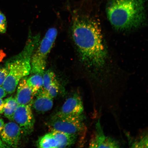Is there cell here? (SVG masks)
<instances>
[{
  "mask_svg": "<svg viewBox=\"0 0 148 148\" xmlns=\"http://www.w3.org/2000/svg\"><path fill=\"white\" fill-rule=\"evenodd\" d=\"M132 147H148V138L147 135L136 140L131 143Z\"/></svg>",
  "mask_w": 148,
  "mask_h": 148,
  "instance_id": "obj_18",
  "label": "cell"
},
{
  "mask_svg": "<svg viewBox=\"0 0 148 148\" xmlns=\"http://www.w3.org/2000/svg\"><path fill=\"white\" fill-rule=\"evenodd\" d=\"M32 104L37 112L44 113L51 110L53 106V98L47 90L42 88L35 95Z\"/></svg>",
  "mask_w": 148,
  "mask_h": 148,
  "instance_id": "obj_10",
  "label": "cell"
},
{
  "mask_svg": "<svg viewBox=\"0 0 148 148\" xmlns=\"http://www.w3.org/2000/svg\"><path fill=\"white\" fill-rule=\"evenodd\" d=\"M0 145L3 146V147H4V148L5 147H9L7 145H5V144H3V143L2 141H1V139H0Z\"/></svg>",
  "mask_w": 148,
  "mask_h": 148,
  "instance_id": "obj_25",
  "label": "cell"
},
{
  "mask_svg": "<svg viewBox=\"0 0 148 148\" xmlns=\"http://www.w3.org/2000/svg\"><path fill=\"white\" fill-rule=\"evenodd\" d=\"M5 125L4 121L2 119H0V133L1 132L2 130L4 127Z\"/></svg>",
  "mask_w": 148,
  "mask_h": 148,
  "instance_id": "obj_24",
  "label": "cell"
},
{
  "mask_svg": "<svg viewBox=\"0 0 148 148\" xmlns=\"http://www.w3.org/2000/svg\"><path fill=\"white\" fill-rule=\"evenodd\" d=\"M59 144V148L69 147L75 143L77 137L58 131H51Z\"/></svg>",
  "mask_w": 148,
  "mask_h": 148,
  "instance_id": "obj_12",
  "label": "cell"
},
{
  "mask_svg": "<svg viewBox=\"0 0 148 148\" xmlns=\"http://www.w3.org/2000/svg\"><path fill=\"white\" fill-rule=\"evenodd\" d=\"M57 34L58 31L55 28H51L48 29L31 56L30 73L43 75L46 69L48 56L56 40Z\"/></svg>",
  "mask_w": 148,
  "mask_h": 148,
  "instance_id": "obj_4",
  "label": "cell"
},
{
  "mask_svg": "<svg viewBox=\"0 0 148 148\" xmlns=\"http://www.w3.org/2000/svg\"><path fill=\"white\" fill-rule=\"evenodd\" d=\"M3 113L9 120H13L15 112L18 105L15 98L10 97L7 98L4 101Z\"/></svg>",
  "mask_w": 148,
  "mask_h": 148,
  "instance_id": "obj_14",
  "label": "cell"
},
{
  "mask_svg": "<svg viewBox=\"0 0 148 148\" xmlns=\"http://www.w3.org/2000/svg\"><path fill=\"white\" fill-rule=\"evenodd\" d=\"M4 101L2 99H0V114L3 113V107H4Z\"/></svg>",
  "mask_w": 148,
  "mask_h": 148,
  "instance_id": "obj_23",
  "label": "cell"
},
{
  "mask_svg": "<svg viewBox=\"0 0 148 148\" xmlns=\"http://www.w3.org/2000/svg\"><path fill=\"white\" fill-rule=\"evenodd\" d=\"M43 88L47 90L51 85L57 80L56 75L53 72L50 70L44 72L43 75Z\"/></svg>",
  "mask_w": 148,
  "mask_h": 148,
  "instance_id": "obj_16",
  "label": "cell"
},
{
  "mask_svg": "<svg viewBox=\"0 0 148 148\" xmlns=\"http://www.w3.org/2000/svg\"><path fill=\"white\" fill-rule=\"evenodd\" d=\"M84 110L81 97L75 93L66 100L57 113L64 116H78L83 114Z\"/></svg>",
  "mask_w": 148,
  "mask_h": 148,
  "instance_id": "obj_9",
  "label": "cell"
},
{
  "mask_svg": "<svg viewBox=\"0 0 148 148\" xmlns=\"http://www.w3.org/2000/svg\"><path fill=\"white\" fill-rule=\"evenodd\" d=\"M84 114L78 116H64L57 113L52 116L48 125L51 131H58L78 137L84 134L86 127Z\"/></svg>",
  "mask_w": 148,
  "mask_h": 148,
  "instance_id": "obj_5",
  "label": "cell"
},
{
  "mask_svg": "<svg viewBox=\"0 0 148 148\" xmlns=\"http://www.w3.org/2000/svg\"><path fill=\"white\" fill-rule=\"evenodd\" d=\"M6 56V54L3 50H0V63L4 60Z\"/></svg>",
  "mask_w": 148,
  "mask_h": 148,
  "instance_id": "obj_22",
  "label": "cell"
},
{
  "mask_svg": "<svg viewBox=\"0 0 148 148\" xmlns=\"http://www.w3.org/2000/svg\"><path fill=\"white\" fill-rule=\"evenodd\" d=\"M90 148H119L120 145L116 140L104 134L100 120L96 123L94 134L90 140Z\"/></svg>",
  "mask_w": 148,
  "mask_h": 148,
  "instance_id": "obj_7",
  "label": "cell"
},
{
  "mask_svg": "<svg viewBox=\"0 0 148 148\" xmlns=\"http://www.w3.org/2000/svg\"><path fill=\"white\" fill-rule=\"evenodd\" d=\"M15 99L19 105H32L34 95L28 86L26 77L22 79L17 86Z\"/></svg>",
  "mask_w": 148,
  "mask_h": 148,
  "instance_id": "obj_11",
  "label": "cell"
},
{
  "mask_svg": "<svg viewBox=\"0 0 148 148\" xmlns=\"http://www.w3.org/2000/svg\"><path fill=\"white\" fill-rule=\"evenodd\" d=\"M58 81L56 80L53 82L49 87L47 90L48 93L53 98L56 97L60 90V86Z\"/></svg>",
  "mask_w": 148,
  "mask_h": 148,
  "instance_id": "obj_19",
  "label": "cell"
},
{
  "mask_svg": "<svg viewBox=\"0 0 148 148\" xmlns=\"http://www.w3.org/2000/svg\"><path fill=\"white\" fill-rule=\"evenodd\" d=\"M32 74L31 76L26 77V82L35 96L43 88V77L42 75L40 74Z\"/></svg>",
  "mask_w": 148,
  "mask_h": 148,
  "instance_id": "obj_13",
  "label": "cell"
},
{
  "mask_svg": "<svg viewBox=\"0 0 148 148\" xmlns=\"http://www.w3.org/2000/svg\"><path fill=\"white\" fill-rule=\"evenodd\" d=\"M72 37L85 69L96 74L106 67L108 55L100 25L90 16L74 18L71 27Z\"/></svg>",
  "mask_w": 148,
  "mask_h": 148,
  "instance_id": "obj_1",
  "label": "cell"
},
{
  "mask_svg": "<svg viewBox=\"0 0 148 148\" xmlns=\"http://www.w3.org/2000/svg\"><path fill=\"white\" fill-rule=\"evenodd\" d=\"M9 70V64L8 61L3 66H0V86H3L8 75Z\"/></svg>",
  "mask_w": 148,
  "mask_h": 148,
  "instance_id": "obj_17",
  "label": "cell"
},
{
  "mask_svg": "<svg viewBox=\"0 0 148 148\" xmlns=\"http://www.w3.org/2000/svg\"><path fill=\"white\" fill-rule=\"evenodd\" d=\"M7 92L2 86H0V99H3L7 96Z\"/></svg>",
  "mask_w": 148,
  "mask_h": 148,
  "instance_id": "obj_21",
  "label": "cell"
},
{
  "mask_svg": "<svg viewBox=\"0 0 148 148\" xmlns=\"http://www.w3.org/2000/svg\"><path fill=\"white\" fill-rule=\"evenodd\" d=\"M31 105H19L14 112L13 119L21 129V133L29 134L33 131L35 119Z\"/></svg>",
  "mask_w": 148,
  "mask_h": 148,
  "instance_id": "obj_6",
  "label": "cell"
},
{
  "mask_svg": "<svg viewBox=\"0 0 148 148\" xmlns=\"http://www.w3.org/2000/svg\"><path fill=\"white\" fill-rule=\"evenodd\" d=\"M21 129L15 122H10L5 124L1 132L2 140L9 147H16L21 139Z\"/></svg>",
  "mask_w": 148,
  "mask_h": 148,
  "instance_id": "obj_8",
  "label": "cell"
},
{
  "mask_svg": "<svg viewBox=\"0 0 148 148\" xmlns=\"http://www.w3.org/2000/svg\"><path fill=\"white\" fill-rule=\"evenodd\" d=\"M107 18L114 29L127 31L138 28L146 20L144 0H107Z\"/></svg>",
  "mask_w": 148,
  "mask_h": 148,
  "instance_id": "obj_2",
  "label": "cell"
},
{
  "mask_svg": "<svg viewBox=\"0 0 148 148\" xmlns=\"http://www.w3.org/2000/svg\"><path fill=\"white\" fill-rule=\"evenodd\" d=\"M39 40V36H31L23 51L8 61L9 72L2 86L7 94L15 91L20 81L30 74L31 56Z\"/></svg>",
  "mask_w": 148,
  "mask_h": 148,
  "instance_id": "obj_3",
  "label": "cell"
},
{
  "mask_svg": "<svg viewBox=\"0 0 148 148\" xmlns=\"http://www.w3.org/2000/svg\"><path fill=\"white\" fill-rule=\"evenodd\" d=\"M7 22L5 15L0 10V34H3L6 32Z\"/></svg>",
  "mask_w": 148,
  "mask_h": 148,
  "instance_id": "obj_20",
  "label": "cell"
},
{
  "mask_svg": "<svg viewBox=\"0 0 148 148\" xmlns=\"http://www.w3.org/2000/svg\"><path fill=\"white\" fill-rule=\"evenodd\" d=\"M38 147L44 148H59V144L52 132L41 137L38 140Z\"/></svg>",
  "mask_w": 148,
  "mask_h": 148,
  "instance_id": "obj_15",
  "label": "cell"
}]
</instances>
